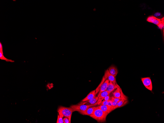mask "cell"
<instances>
[{"label": "cell", "instance_id": "6da1fadb", "mask_svg": "<svg viewBox=\"0 0 164 123\" xmlns=\"http://www.w3.org/2000/svg\"><path fill=\"white\" fill-rule=\"evenodd\" d=\"M108 113L104 112L98 108L96 107L93 113L90 116V117L94 119L98 122H105Z\"/></svg>", "mask_w": 164, "mask_h": 123}, {"label": "cell", "instance_id": "7a4b0ae2", "mask_svg": "<svg viewBox=\"0 0 164 123\" xmlns=\"http://www.w3.org/2000/svg\"><path fill=\"white\" fill-rule=\"evenodd\" d=\"M102 101L97 102L95 103L89 105L84 104L81 105H73L71 106L73 110V112L78 111L79 113L86 110L88 108L91 106H95L97 105H99Z\"/></svg>", "mask_w": 164, "mask_h": 123}, {"label": "cell", "instance_id": "3957f363", "mask_svg": "<svg viewBox=\"0 0 164 123\" xmlns=\"http://www.w3.org/2000/svg\"><path fill=\"white\" fill-rule=\"evenodd\" d=\"M58 112H61L64 117L68 118L69 120L70 123H71V118L73 110L71 107L66 108L61 106L58 109Z\"/></svg>", "mask_w": 164, "mask_h": 123}, {"label": "cell", "instance_id": "277c9868", "mask_svg": "<svg viewBox=\"0 0 164 123\" xmlns=\"http://www.w3.org/2000/svg\"><path fill=\"white\" fill-rule=\"evenodd\" d=\"M104 76L105 80H108L114 85L118 86L115 77L111 74L108 69L105 71Z\"/></svg>", "mask_w": 164, "mask_h": 123}, {"label": "cell", "instance_id": "5b68a950", "mask_svg": "<svg viewBox=\"0 0 164 123\" xmlns=\"http://www.w3.org/2000/svg\"><path fill=\"white\" fill-rule=\"evenodd\" d=\"M144 86L147 89L152 91L153 88L151 80L150 77L142 78L141 79Z\"/></svg>", "mask_w": 164, "mask_h": 123}, {"label": "cell", "instance_id": "8992f818", "mask_svg": "<svg viewBox=\"0 0 164 123\" xmlns=\"http://www.w3.org/2000/svg\"><path fill=\"white\" fill-rule=\"evenodd\" d=\"M95 106H91L88 108L84 111L81 112L79 113L83 115H87L90 116L92 114L96 107Z\"/></svg>", "mask_w": 164, "mask_h": 123}, {"label": "cell", "instance_id": "52a82bcc", "mask_svg": "<svg viewBox=\"0 0 164 123\" xmlns=\"http://www.w3.org/2000/svg\"><path fill=\"white\" fill-rule=\"evenodd\" d=\"M147 20L149 22L152 23L157 26H158L161 21V19H157L152 16H149Z\"/></svg>", "mask_w": 164, "mask_h": 123}, {"label": "cell", "instance_id": "ba28073f", "mask_svg": "<svg viewBox=\"0 0 164 123\" xmlns=\"http://www.w3.org/2000/svg\"><path fill=\"white\" fill-rule=\"evenodd\" d=\"M109 83V81L108 80L104 81L100 87L99 92L97 96L98 97L102 92L106 91L108 86Z\"/></svg>", "mask_w": 164, "mask_h": 123}, {"label": "cell", "instance_id": "9c48e42d", "mask_svg": "<svg viewBox=\"0 0 164 123\" xmlns=\"http://www.w3.org/2000/svg\"><path fill=\"white\" fill-rule=\"evenodd\" d=\"M98 108L103 111L108 113V114L111 112L112 107L108 105H100L98 106Z\"/></svg>", "mask_w": 164, "mask_h": 123}, {"label": "cell", "instance_id": "30bf717a", "mask_svg": "<svg viewBox=\"0 0 164 123\" xmlns=\"http://www.w3.org/2000/svg\"><path fill=\"white\" fill-rule=\"evenodd\" d=\"M98 96H95L91 100H90L85 102H83L82 103H81V105H83L86 103H88L87 105H89L91 104H94L95 103L97 102V101L98 99Z\"/></svg>", "mask_w": 164, "mask_h": 123}, {"label": "cell", "instance_id": "8fae6325", "mask_svg": "<svg viewBox=\"0 0 164 123\" xmlns=\"http://www.w3.org/2000/svg\"><path fill=\"white\" fill-rule=\"evenodd\" d=\"M96 89L90 92L84 99L82 100V102H85L93 99L95 95Z\"/></svg>", "mask_w": 164, "mask_h": 123}, {"label": "cell", "instance_id": "7c38bea8", "mask_svg": "<svg viewBox=\"0 0 164 123\" xmlns=\"http://www.w3.org/2000/svg\"><path fill=\"white\" fill-rule=\"evenodd\" d=\"M109 72L112 75L116 77L118 73V71L117 68L114 66H112L108 69Z\"/></svg>", "mask_w": 164, "mask_h": 123}, {"label": "cell", "instance_id": "4fadbf2b", "mask_svg": "<svg viewBox=\"0 0 164 123\" xmlns=\"http://www.w3.org/2000/svg\"><path fill=\"white\" fill-rule=\"evenodd\" d=\"M118 87H119V86L114 85L111 82H109L108 86L106 91L111 93L115 89H116Z\"/></svg>", "mask_w": 164, "mask_h": 123}, {"label": "cell", "instance_id": "5bb4252c", "mask_svg": "<svg viewBox=\"0 0 164 123\" xmlns=\"http://www.w3.org/2000/svg\"><path fill=\"white\" fill-rule=\"evenodd\" d=\"M110 93L106 91L102 92L98 97H98V99L97 102L102 101L106 96L109 95Z\"/></svg>", "mask_w": 164, "mask_h": 123}, {"label": "cell", "instance_id": "9a60e30c", "mask_svg": "<svg viewBox=\"0 0 164 123\" xmlns=\"http://www.w3.org/2000/svg\"><path fill=\"white\" fill-rule=\"evenodd\" d=\"M128 101L125 100H121L118 102L117 105L114 107L113 109V110L117 108L122 107L128 103Z\"/></svg>", "mask_w": 164, "mask_h": 123}, {"label": "cell", "instance_id": "2e32d148", "mask_svg": "<svg viewBox=\"0 0 164 123\" xmlns=\"http://www.w3.org/2000/svg\"><path fill=\"white\" fill-rule=\"evenodd\" d=\"M121 88L119 87H118L113 93V96L115 98L121 99V94L120 92Z\"/></svg>", "mask_w": 164, "mask_h": 123}, {"label": "cell", "instance_id": "e0dca14e", "mask_svg": "<svg viewBox=\"0 0 164 123\" xmlns=\"http://www.w3.org/2000/svg\"><path fill=\"white\" fill-rule=\"evenodd\" d=\"M0 59L1 60H5L7 62H15L14 61L11 59H8L6 58L4 56L3 54L1 52H0Z\"/></svg>", "mask_w": 164, "mask_h": 123}, {"label": "cell", "instance_id": "ac0fdd59", "mask_svg": "<svg viewBox=\"0 0 164 123\" xmlns=\"http://www.w3.org/2000/svg\"><path fill=\"white\" fill-rule=\"evenodd\" d=\"M59 114V117L58 121L57 123H63V118L64 117L62 113L60 112H58Z\"/></svg>", "mask_w": 164, "mask_h": 123}, {"label": "cell", "instance_id": "d6986e66", "mask_svg": "<svg viewBox=\"0 0 164 123\" xmlns=\"http://www.w3.org/2000/svg\"><path fill=\"white\" fill-rule=\"evenodd\" d=\"M161 22L158 26L160 29H162L164 28V18L161 19Z\"/></svg>", "mask_w": 164, "mask_h": 123}, {"label": "cell", "instance_id": "ffe728a7", "mask_svg": "<svg viewBox=\"0 0 164 123\" xmlns=\"http://www.w3.org/2000/svg\"><path fill=\"white\" fill-rule=\"evenodd\" d=\"M154 15L155 17L159 19L162 17V15L160 12L156 13L154 14Z\"/></svg>", "mask_w": 164, "mask_h": 123}, {"label": "cell", "instance_id": "44dd1931", "mask_svg": "<svg viewBox=\"0 0 164 123\" xmlns=\"http://www.w3.org/2000/svg\"><path fill=\"white\" fill-rule=\"evenodd\" d=\"M112 107L111 109V112L113 110V108L115 107V106H116L118 103V102H115L114 101H113L112 100Z\"/></svg>", "mask_w": 164, "mask_h": 123}, {"label": "cell", "instance_id": "7402d4cb", "mask_svg": "<svg viewBox=\"0 0 164 123\" xmlns=\"http://www.w3.org/2000/svg\"><path fill=\"white\" fill-rule=\"evenodd\" d=\"M121 100V99H120L118 98H115L113 96H112L110 98V100L113 101H114L116 102H118Z\"/></svg>", "mask_w": 164, "mask_h": 123}, {"label": "cell", "instance_id": "603a6c76", "mask_svg": "<svg viewBox=\"0 0 164 123\" xmlns=\"http://www.w3.org/2000/svg\"><path fill=\"white\" fill-rule=\"evenodd\" d=\"M108 101H106L104 100L103 101H102L99 105H108Z\"/></svg>", "mask_w": 164, "mask_h": 123}, {"label": "cell", "instance_id": "cb8c5ba5", "mask_svg": "<svg viewBox=\"0 0 164 123\" xmlns=\"http://www.w3.org/2000/svg\"><path fill=\"white\" fill-rule=\"evenodd\" d=\"M63 123H69L70 121L69 119L67 118H66L63 119Z\"/></svg>", "mask_w": 164, "mask_h": 123}, {"label": "cell", "instance_id": "d4e9b609", "mask_svg": "<svg viewBox=\"0 0 164 123\" xmlns=\"http://www.w3.org/2000/svg\"><path fill=\"white\" fill-rule=\"evenodd\" d=\"M111 97L109 95L106 96L104 98V100L106 101H109L110 100Z\"/></svg>", "mask_w": 164, "mask_h": 123}, {"label": "cell", "instance_id": "484cf974", "mask_svg": "<svg viewBox=\"0 0 164 123\" xmlns=\"http://www.w3.org/2000/svg\"><path fill=\"white\" fill-rule=\"evenodd\" d=\"M0 52H1L3 54V46L1 42H0Z\"/></svg>", "mask_w": 164, "mask_h": 123}, {"label": "cell", "instance_id": "4316f807", "mask_svg": "<svg viewBox=\"0 0 164 123\" xmlns=\"http://www.w3.org/2000/svg\"><path fill=\"white\" fill-rule=\"evenodd\" d=\"M112 100H110L109 101L108 103V105L110 107H112Z\"/></svg>", "mask_w": 164, "mask_h": 123}]
</instances>
